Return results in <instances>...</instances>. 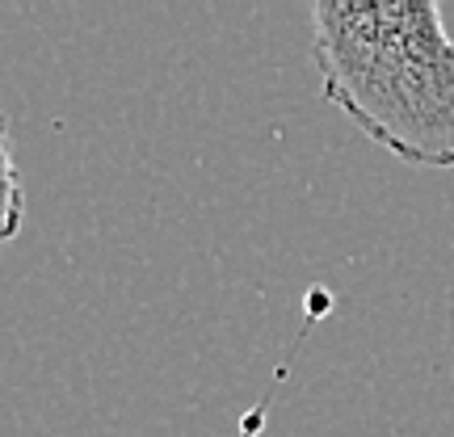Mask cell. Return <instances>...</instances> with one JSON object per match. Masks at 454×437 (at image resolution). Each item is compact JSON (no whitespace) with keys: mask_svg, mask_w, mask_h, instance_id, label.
Masks as SVG:
<instances>
[{"mask_svg":"<svg viewBox=\"0 0 454 437\" xmlns=\"http://www.w3.org/2000/svg\"><path fill=\"white\" fill-rule=\"evenodd\" d=\"M311 55L325 101L412 168H454V38L438 4L320 0Z\"/></svg>","mask_w":454,"mask_h":437,"instance_id":"1","label":"cell"},{"mask_svg":"<svg viewBox=\"0 0 454 437\" xmlns=\"http://www.w3.org/2000/svg\"><path fill=\"white\" fill-rule=\"evenodd\" d=\"M21 219H26V185H21V168L13 160L9 122L0 113V248L21 231Z\"/></svg>","mask_w":454,"mask_h":437,"instance_id":"2","label":"cell"}]
</instances>
